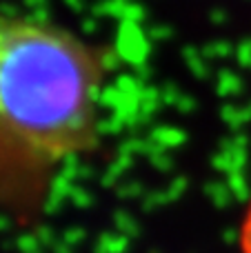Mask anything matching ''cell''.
<instances>
[{
	"mask_svg": "<svg viewBox=\"0 0 251 253\" xmlns=\"http://www.w3.org/2000/svg\"><path fill=\"white\" fill-rule=\"evenodd\" d=\"M240 253H251V202L245 211L243 227H240Z\"/></svg>",
	"mask_w": 251,
	"mask_h": 253,
	"instance_id": "7a4b0ae2",
	"label": "cell"
},
{
	"mask_svg": "<svg viewBox=\"0 0 251 253\" xmlns=\"http://www.w3.org/2000/svg\"><path fill=\"white\" fill-rule=\"evenodd\" d=\"M100 56L53 25L0 16V198H29L93 140Z\"/></svg>",
	"mask_w": 251,
	"mask_h": 253,
	"instance_id": "6da1fadb",
	"label": "cell"
}]
</instances>
